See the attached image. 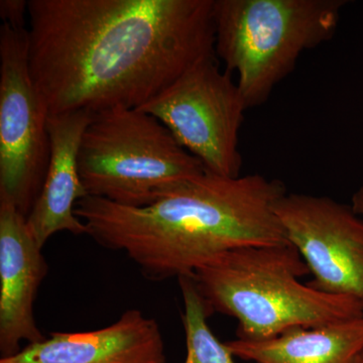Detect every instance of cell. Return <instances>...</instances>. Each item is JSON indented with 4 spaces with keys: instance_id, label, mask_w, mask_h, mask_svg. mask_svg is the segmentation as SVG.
Wrapping results in <instances>:
<instances>
[{
    "instance_id": "obj_9",
    "label": "cell",
    "mask_w": 363,
    "mask_h": 363,
    "mask_svg": "<svg viewBox=\"0 0 363 363\" xmlns=\"http://www.w3.org/2000/svg\"><path fill=\"white\" fill-rule=\"evenodd\" d=\"M43 248L13 202L0 197V354H18L21 343L45 340L33 315L38 291L48 274Z\"/></svg>"
},
{
    "instance_id": "obj_8",
    "label": "cell",
    "mask_w": 363,
    "mask_h": 363,
    "mask_svg": "<svg viewBox=\"0 0 363 363\" xmlns=\"http://www.w3.org/2000/svg\"><path fill=\"white\" fill-rule=\"evenodd\" d=\"M274 211L314 277L308 285L363 304V219L352 206L328 196L286 193Z\"/></svg>"
},
{
    "instance_id": "obj_6",
    "label": "cell",
    "mask_w": 363,
    "mask_h": 363,
    "mask_svg": "<svg viewBox=\"0 0 363 363\" xmlns=\"http://www.w3.org/2000/svg\"><path fill=\"white\" fill-rule=\"evenodd\" d=\"M156 117L209 173L238 178L240 131L248 107L233 75L216 56L198 62L142 107Z\"/></svg>"
},
{
    "instance_id": "obj_13",
    "label": "cell",
    "mask_w": 363,
    "mask_h": 363,
    "mask_svg": "<svg viewBox=\"0 0 363 363\" xmlns=\"http://www.w3.org/2000/svg\"><path fill=\"white\" fill-rule=\"evenodd\" d=\"M183 297L182 322L186 334L187 357L185 363H236L225 343L214 335L208 325L212 312L198 292L191 277L178 279Z\"/></svg>"
},
{
    "instance_id": "obj_16",
    "label": "cell",
    "mask_w": 363,
    "mask_h": 363,
    "mask_svg": "<svg viewBox=\"0 0 363 363\" xmlns=\"http://www.w3.org/2000/svg\"><path fill=\"white\" fill-rule=\"evenodd\" d=\"M351 363H363V350L360 351L359 353L353 358L352 362Z\"/></svg>"
},
{
    "instance_id": "obj_11",
    "label": "cell",
    "mask_w": 363,
    "mask_h": 363,
    "mask_svg": "<svg viewBox=\"0 0 363 363\" xmlns=\"http://www.w3.org/2000/svg\"><path fill=\"white\" fill-rule=\"evenodd\" d=\"M92 116L87 111H74L50 116L48 119L51 140L49 167L42 191L26 218L40 248L58 233L86 234V226L76 216L75 207L79 200L87 197L79 174L78 156L83 133Z\"/></svg>"
},
{
    "instance_id": "obj_1",
    "label": "cell",
    "mask_w": 363,
    "mask_h": 363,
    "mask_svg": "<svg viewBox=\"0 0 363 363\" xmlns=\"http://www.w3.org/2000/svg\"><path fill=\"white\" fill-rule=\"evenodd\" d=\"M214 0H30L28 58L50 116L140 108L215 55Z\"/></svg>"
},
{
    "instance_id": "obj_5",
    "label": "cell",
    "mask_w": 363,
    "mask_h": 363,
    "mask_svg": "<svg viewBox=\"0 0 363 363\" xmlns=\"http://www.w3.org/2000/svg\"><path fill=\"white\" fill-rule=\"evenodd\" d=\"M78 166L87 196L133 208L149 206L206 172L159 119L125 107L93 114L81 140Z\"/></svg>"
},
{
    "instance_id": "obj_15",
    "label": "cell",
    "mask_w": 363,
    "mask_h": 363,
    "mask_svg": "<svg viewBox=\"0 0 363 363\" xmlns=\"http://www.w3.org/2000/svg\"><path fill=\"white\" fill-rule=\"evenodd\" d=\"M351 206L360 216H363V186L355 191L351 198Z\"/></svg>"
},
{
    "instance_id": "obj_7",
    "label": "cell",
    "mask_w": 363,
    "mask_h": 363,
    "mask_svg": "<svg viewBox=\"0 0 363 363\" xmlns=\"http://www.w3.org/2000/svg\"><path fill=\"white\" fill-rule=\"evenodd\" d=\"M49 112L28 58V30L0 28V197L28 218L39 197L51 155Z\"/></svg>"
},
{
    "instance_id": "obj_3",
    "label": "cell",
    "mask_w": 363,
    "mask_h": 363,
    "mask_svg": "<svg viewBox=\"0 0 363 363\" xmlns=\"http://www.w3.org/2000/svg\"><path fill=\"white\" fill-rule=\"evenodd\" d=\"M309 267L291 243L240 248L198 269L191 278L212 314L238 322L236 335L264 341L296 328L363 317L354 298L318 291L301 278Z\"/></svg>"
},
{
    "instance_id": "obj_12",
    "label": "cell",
    "mask_w": 363,
    "mask_h": 363,
    "mask_svg": "<svg viewBox=\"0 0 363 363\" xmlns=\"http://www.w3.org/2000/svg\"><path fill=\"white\" fill-rule=\"evenodd\" d=\"M234 357L255 363H351L363 350V317L315 328L296 327L264 341L225 342Z\"/></svg>"
},
{
    "instance_id": "obj_4",
    "label": "cell",
    "mask_w": 363,
    "mask_h": 363,
    "mask_svg": "<svg viewBox=\"0 0 363 363\" xmlns=\"http://www.w3.org/2000/svg\"><path fill=\"white\" fill-rule=\"evenodd\" d=\"M345 0H214L215 55L248 109L266 104L307 50L335 35Z\"/></svg>"
},
{
    "instance_id": "obj_2",
    "label": "cell",
    "mask_w": 363,
    "mask_h": 363,
    "mask_svg": "<svg viewBox=\"0 0 363 363\" xmlns=\"http://www.w3.org/2000/svg\"><path fill=\"white\" fill-rule=\"evenodd\" d=\"M285 184L260 174L224 178L205 172L182 182L149 206L79 200L86 234L123 252L149 281L191 277L233 250L289 242L274 206Z\"/></svg>"
},
{
    "instance_id": "obj_14",
    "label": "cell",
    "mask_w": 363,
    "mask_h": 363,
    "mask_svg": "<svg viewBox=\"0 0 363 363\" xmlns=\"http://www.w3.org/2000/svg\"><path fill=\"white\" fill-rule=\"evenodd\" d=\"M26 13H28V1L26 0H1L0 1V16L4 23L13 28H25Z\"/></svg>"
},
{
    "instance_id": "obj_10",
    "label": "cell",
    "mask_w": 363,
    "mask_h": 363,
    "mask_svg": "<svg viewBox=\"0 0 363 363\" xmlns=\"http://www.w3.org/2000/svg\"><path fill=\"white\" fill-rule=\"evenodd\" d=\"M0 363H167L160 325L140 310L88 332H54Z\"/></svg>"
}]
</instances>
